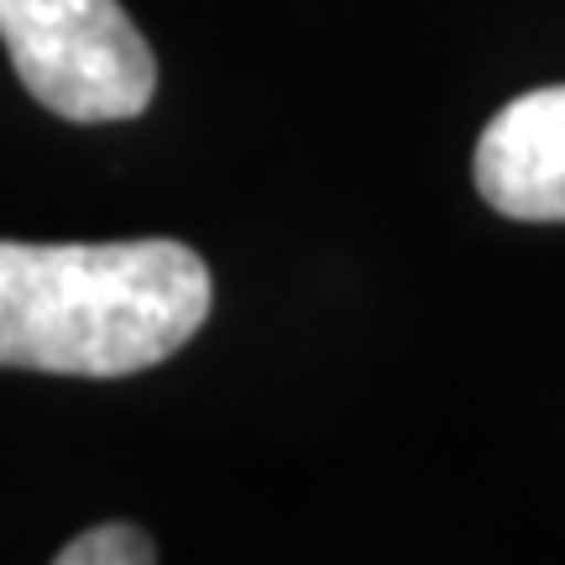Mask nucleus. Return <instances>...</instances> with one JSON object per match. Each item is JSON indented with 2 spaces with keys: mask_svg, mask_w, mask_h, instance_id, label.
<instances>
[{
  "mask_svg": "<svg viewBox=\"0 0 565 565\" xmlns=\"http://www.w3.org/2000/svg\"><path fill=\"white\" fill-rule=\"evenodd\" d=\"M477 194L508 221H565V84L529 89L487 121Z\"/></svg>",
  "mask_w": 565,
  "mask_h": 565,
  "instance_id": "7ed1b4c3",
  "label": "nucleus"
},
{
  "mask_svg": "<svg viewBox=\"0 0 565 565\" xmlns=\"http://www.w3.org/2000/svg\"><path fill=\"white\" fill-rule=\"evenodd\" d=\"M21 89L79 126L131 121L158 95V58L121 0H0Z\"/></svg>",
  "mask_w": 565,
  "mask_h": 565,
  "instance_id": "f03ea898",
  "label": "nucleus"
},
{
  "mask_svg": "<svg viewBox=\"0 0 565 565\" xmlns=\"http://www.w3.org/2000/svg\"><path fill=\"white\" fill-rule=\"evenodd\" d=\"M210 303L183 242H0V366L131 377L194 341Z\"/></svg>",
  "mask_w": 565,
  "mask_h": 565,
  "instance_id": "f257e3e1",
  "label": "nucleus"
},
{
  "mask_svg": "<svg viewBox=\"0 0 565 565\" xmlns=\"http://www.w3.org/2000/svg\"><path fill=\"white\" fill-rule=\"evenodd\" d=\"M53 561L58 565H152L158 545L137 524H100V529H84L79 540H68Z\"/></svg>",
  "mask_w": 565,
  "mask_h": 565,
  "instance_id": "20e7f679",
  "label": "nucleus"
}]
</instances>
